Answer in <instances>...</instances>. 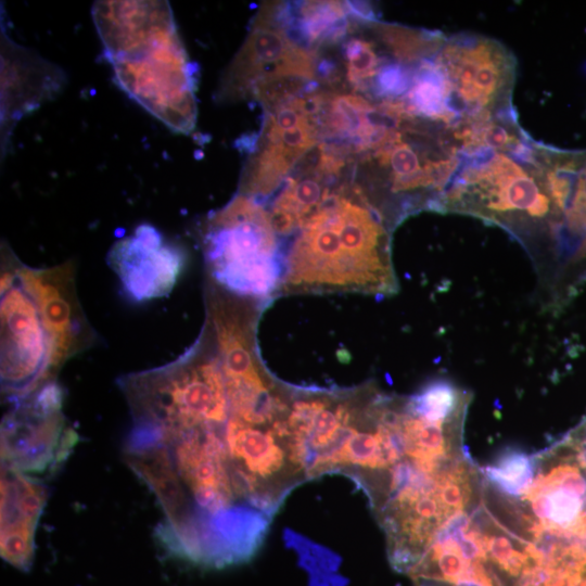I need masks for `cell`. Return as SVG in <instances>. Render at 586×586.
I'll use <instances>...</instances> for the list:
<instances>
[{"instance_id": "4fadbf2b", "label": "cell", "mask_w": 586, "mask_h": 586, "mask_svg": "<svg viewBox=\"0 0 586 586\" xmlns=\"http://www.w3.org/2000/svg\"><path fill=\"white\" fill-rule=\"evenodd\" d=\"M47 497L39 480L2 469L1 557L24 572L33 564L35 532Z\"/></svg>"}, {"instance_id": "8992f818", "label": "cell", "mask_w": 586, "mask_h": 586, "mask_svg": "<svg viewBox=\"0 0 586 586\" xmlns=\"http://www.w3.org/2000/svg\"><path fill=\"white\" fill-rule=\"evenodd\" d=\"M438 61L456 111L469 127L518 116L512 104L517 61L501 42L457 34L446 37Z\"/></svg>"}, {"instance_id": "6da1fadb", "label": "cell", "mask_w": 586, "mask_h": 586, "mask_svg": "<svg viewBox=\"0 0 586 586\" xmlns=\"http://www.w3.org/2000/svg\"><path fill=\"white\" fill-rule=\"evenodd\" d=\"M477 526L500 586H586V417L550 446L481 467Z\"/></svg>"}, {"instance_id": "5b68a950", "label": "cell", "mask_w": 586, "mask_h": 586, "mask_svg": "<svg viewBox=\"0 0 586 586\" xmlns=\"http://www.w3.org/2000/svg\"><path fill=\"white\" fill-rule=\"evenodd\" d=\"M284 255L268 211L240 194L216 213L205 234V259L214 285L245 300L280 292Z\"/></svg>"}, {"instance_id": "30bf717a", "label": "cell", "mask_w": 586, "mask_h": 586, "mask_svg": "<svg viewBox=\"0 0 586 586\" xmlns=\"http://www.w3.org/2000/svg\"><path fill=\"white\" fill-rule=\"evenodd\" d=\"M51 342L38 306L14 266L1 275V385L8 400L53 380Z\"/></svg>"}, {"instance_id": "7c38bea8", "label": "cell", "mask_w": 586, "mask_h": 586, "mask_svg": "<svg viewBox=\"0 0 586 586\" xmlns=\"http://www.w3.org/2000/svg\"><path fill=\"white\" fill-rule=\"evenodd\" d=\"M109 265L136 302L168 294L186 264L183 251L150 225H141L109 252Z\"/></svg>"}, {"instance_id": "9c48e42d", "label": "cell", "mask_w": 586, "mask_h": 586, "mask_svg": "<svg viewBox=\"0 0 586 586\" xmlns=\"http://www.w3.org/2000/svg\"><path fill=\"white\" fill-rule=\"evenodd\" d=\"M317 85L267 104L242 180V193L263 202L276 193L319 142Z\"/></svg>"}, {"instance_id": "52a82bcc", "label": "cell", "mask_w": 586, "mask_h": 586, "mask_svg": "<svg viewBox=\"0 0 586 586\" xmlns=\"http://www.w3.org/2000/svg\"><path fill=\"white\" fill-rule=\"evenodd\" d=\"M316 80V60L289 31L279 2L264 4L230 72L231 91L267 105Z\"/></svg>"}, {"instance_id": "ba28073f", "label": "cell", "mask_w": 586, "mask_h": 586, "mask_svg": "<svg viewBox=\"0 0 586 586\" xmlns=\"http://www.w3.org/2000/svg\"><path fill=\"white\" fill-rule=\"evenodd\" d=\"M9 402L1 424L2 469L36 480L53 474L77 442L62 412V390L52 380Z\"/></svg>"}, {"instance_id": "8fae6325", "label": "cell", "mask_w": 586, "mask_h": 586, "mask_svg": "<svg viewBox=\"0 0 586 586\" xmlns=\"http://www.w3.org/2000/svg\"><path fill=\"white\" fill-rule=\"evenodd\" d=\"M14 269L38 306L51 342L56 372L69 357L89 346L93 337L76 297L73 267L33 269L14 266Z\"/></svg>"}, {"instance_id": "3957f363", "label": "cell", "mask_w": 586, "mask_h": 586, "mask_svg": "<svg viewBox=\"0 0 586 586\" xmlns=\"http://www.w3.org/2000/svg\"><path fill=\"white\" fill-rule=\"evenodd\" d=\"M391 232L352 183L345 184L296 231L280 292L396 293Z\"/></svg>"}, {"instance_id": "277c9868", "label": "cell", "mask_w": 586, "mask_h": 586, "mask_svg": "<svg viewBox=\"0 0 586 586\" xmlns=\"http://www.w3.org/2000/svg\"><path fill=\"white\" fill-rule=\"evenodd\" d=\"M461 151L456 127L409 113L388 114L352 152L351 183L393 231L411 215L438 213Z\"/></svg>"}, {"instance_id": "5bb4252c", "label": "cell", "mask_w": 586, "mask_h": 586, "mask_svg": "<svg viewBox=\"0 0 586 586\" xmlns=\"http://www.w3.org/2000/svg\"><path fill=\"white\" fill-rule=\"evenodd\" d=\"M586 237V149L572 150V178L547 266L539 277L547 282L552 265L573 264Z\"/></svg>"}, {"instance_id": "7a4b0ae2", "label": "cell", "mask_w": 586, "mask_h": 586, "mask_svg": "<svg viewBox=\"0 0 586 586\" xmlns=\"http://www.w3.org/2000/svg\"><path fill=\"white\" fill-rule=\"evenodd\" d=\"M464 408H435L405 397L377 435L367 495L386 545L428 538L462 512L477 467L463 443Z\"/></svg>"}]
</instances>
